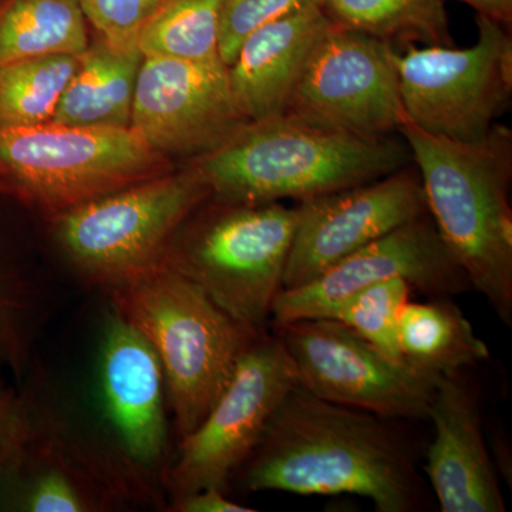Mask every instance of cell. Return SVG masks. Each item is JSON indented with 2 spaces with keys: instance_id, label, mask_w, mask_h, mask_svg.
<instances>
[{
  "instance_id": "29",
  "label": "cell",
  "mask_w": 512,
  "mask_h": 512,
  "mask_svg": "<svg viewBox=\"0 0 512 512\" xmlns=\"http://www.w3.org/2000/svg\"><path fill=\"white\" fill-rule=\"evenodd\" d=\"M29 431L26 397L0 380V471L18 453Z\"/></svg>"
},
{
  "instance_id": "2",
  "label": "cell",
  "mask_w": 512,
  "mask_h": 512,
  "mask_svg": "<svg viewBox=\"0 0 512 512\" xmlns=\"http://www.w3.org/2000/svg\"><path fill=\"white\" fill-rule=\"evenodd\" d=\"M400 136L419 171L427 210L471 288L512 325V131L495 123L476 143L407 123Z\"/></svg>"
},
{
  "instance_id": "9",
  "label": "cell",
  "mask_w": 512,
  "mask_h": 512,
  "mask_svg": "<svg viewBox=\"0 0 512 512\" xmlns=\"http://www.w3.org/2000/svg\"><path fill=\"white\" fill-rule=\"evenodd\" d=\"M296 383L320 399L384 420H424L440 377L397 362L338 320L311 318L279 326Z\"/></svg>"
},
{
  "instance_id": "15",
  "label": "cell",
  "mask_w": 512,
  "mask_h": 512,
  "mask_svg": "<svg viewBox=\"0 0 512 512\" xmlns=\"http://www.w3.org/2000/svg\"><path fill=\"white\" fill-rule=\"evenodd\" d=\"M101 403L121 451L134 467L153 470L167 450L165 377L160 357L114 306L100 340Z\"/></svg>"
},
{
  "instance_id": "4",
  "label": "cell",
  "mask_w": 512,
  "mask_h": 512,
  "mask_svg": "<svg viewBox=\"0 0 512 512\" xmlns=\"http://www.w3.org/2000/svg\"><path fill=\"white\" fill-rule=\"evenodd\" d=\"M160 357L178 441L204 421L261 333L235 322L191 281L158 262L109 292Z\"/></svg>"
},
{
  "instance_id": "17",
  "label": "cell",
  "mask_w": 512,
  "mask_h": 512,
  "mask_svg": "<svg viewBox=\"0 0 512 512\" xmlns=\"http://www.w3.org/2000/svg\"><path fill=\"white\" fill-rule=\"evenodd\" d=\"M330 26L322 8L311 6L247 36L227 67L232 99L245 120L284 116L313 49Z\"/></svg>"
},
{
  "instance_id": "12",
  "label": "cell",
  "mask_w": 512,
  "mask_h": 512,
  "mask_svg": "<svg viewBox=\"0 0 512 512\" xmlns=\"http://www.w3.org/2000/svg\"><path fill=\"white\" fill-rule=\"evenodd\" d=\"M247 123L232 99L224 63L143 57L130 127L167 160L207 156Z\"/></svg>"
},
{
  "instance_id": "25",
  "label": "cell",
  "mask_w": 512,
  "mask_h": 512,
  "mask_svg": "<svg viewBox=\"0 0 512 512\" xmlns=\"http://www.w3.org/2000/svg\"><path fill=\"white\" fill-rule=\"evenodd\" d=\"M412 291V285L402 278L366 286L340 301L325 318L338 320L384 355L403 362L399 319Z\"/></svg>"
},
{
  "instance_id": "18",
  "label": "cell",
  "mask_w": 512,
  "mask_h": 512,
  "mask_svg": "<svg viewBox=\"0 0 512 512\" xmlns=\"http://www.w3.org/2000/svg\"><path fill=\"white\" fill-rule=\"evenodd\" d=\"M119 494L59 446L46 443L30 414L28 436L0 471V511H103Z\"/></svg>"
},
{
  "instance_id": "6",
  "label": "cell",
  "mask_w": 512,
  "mask_h": 512,
  "mask_svg": "<svg viewBox=\"0 0 512 512\" xmlns=\"http://www.w3.org/2000/svg\"><path fill=\"white\" fill-rule=\"evenodd\" d=\"M127 128L0 127V192L49 218L174 170Z\"/></svg>"
},
{
  "instance_id": "8",
  "label": "cell",
  "mask_w": 512,
  "mask_h": 512,
  "mask_svg": "<svg viewBox=\"0 0 512 512\" xmlns=\"http://www.w3.org/2000/svg\"><path fill=\"white\" fill-rule=\"evenodd\" d=\"M476 25L466 49L410 45L394 55L409 123L460 143L483 140L512 99L511 29L481 15Z\"/></svg>"
},
{
  "instance_id": "11",
  "label": "cell",
  "mask_w": 512,
  "mask_h": 512,
  "mask_svg": "<svg viewBox=\"0 0 512 512\" xmlns=\"http://www.w3.org/2000/svg\"><path fill=\"white\" fill-rule=\"evenodd\" d=\"M389 43L332 25L313 49L284 116L359 137L409 123Z\"/></svg>"
},
{
  "instance_id": "23",
  "label": "cell",
  "mask_w": 512,
  "mask_h": 512,
  "mask_svg": "<svg viewBox=\"0 0 512 512\" xmlns=\"http://www.w3.org/2000/svg\"><path fill=\"white\" fill-rule=\"evenodd\" d=\"M80 57L43 55L0 66V127L50 123Z\"/></svg>"
},
{
  "instance_id": "10",
  "label": "cell",
  "mask_w": 512,
  "mask_h": 512,
  "mask_svg": "<svg viewBox=\"0 0 512 512\" xmlns=\"http://www.w3.org/2000/svg\"><path fill=\"white\" fill-rule=\"evenodd\" d=\"M295 384V367L281 338L256 336L211 412L181 441L180 456L165 474L174 500L204 488L227 491Z\"/></svg>"
},
{
  "instance_id": "22",
  "label": "cell",
  "mask_w": 512,
  "mask_h": 512,
  "mask_svg": "<svg viewBox=\"0 0 512 512\" xmlns=\"http://www.w3.org/2000/svg\"><path fill=\"white\" fill-rule=\"evenodd\" d=\"M332 25L363 33L394 49L454 46L443 0H322Z\"/></svg>"
},
{
  "instance_id": "31",
  "label": "cell",
  "mask_w": 512,
  "mask_h": 512,
  "mask_svg": "<svg viewBox=\"0 0 512 512\" xmlns=\"http://www.w3.org/2000/svg\"><path fill=\"white\" fill-rule=\"evenodd\" d=\"M476 10V15L485 16L501 23L505 28L512 25V0H458Z\"/></svg>"
},
{
  "instance_id": "1",
  "label": "cell",
  "mask_w": 512,
  "mask_h": 512,
  "mask_svg": "<svg viewBox=\"0 0 512 512\" xmlns=\"http://www.w3.org/2000/svg\"><path fill=\"white\" fill-rule=\"evenodd\" d=\"M249 491L350 494L379 512L424 507V485L412 453L382 417L289 390L241 467Z\"/></svg>"
},
{
  "instance_id": "19",
  "label": "cell",
  "mask_w": 512,
  "mask_h": 512,
  "mask_svg": "<svg viewBox=\"0 0 512 512\" xmlns=\"http://www.w3.org/2000/svg\"><path fill=\"white\" fill-rule=\"evenodd\" d=\"M79 57V69L57 104L52 123L74 127H130L143 53L138 47L116 49L99 36Z\"/></svg>"
},
{
  "instance_id": "21",
  "label": "cell",
  "mask_w": 512,
  "mask_h": 512,
  "mask_svg": "<svg viewBox=\"0 0 512 512\" xmlns=\"http://www.w3.org/2000/svg\"><path fill=\"white\" fill-rule=\"evenodd\" d=\"M89 43L79 0H0V66L35 56H80Z\"/></svg>"
},
{
  "instance_id": "14",
  "label": "cell",
  "mask_w": 512,
  "mask_h": 512,
  "mask_svg": "<svg viewBox=\"0 0 512 512\" xmlns=\"http://www.w3.org/2000/svg\"><path fill=\"white\" fill-rule=\"evenodd\" d=\"M394 278L433 298H448L471 288L427 214L357 249L309 284L281 289L271 316L278 328L293 320L325 318L352 293Z\"/></svg>"
},
{
  "instance_id": "30",
  "label": "cell",
  "mask_w": 512,
  "mask_h": 512,
  "mask_svg": "<svg viewBox=\"0 0 512 512\" xmlns=\"http://www.w3.org/2000/svg\"><path fill=\"white\" fill-rule=\"evenodd\" d=\"M173 511L177 512H255L254 508L234 503L225 497L221 488L210 487L184 495L174 500Z\"/></svg>"
},
{
  "instance_id": "3",
  "label": "cell",
  "mask_w": 512,
  "mask_h": 512,
  "mask_svg": "<svg viewBox=\"0 0 512 512\" xmlns=\"http://www.w3.org/2000/svg\"><path fill=\"white\" fill-rule=\"evenodd\" d=\"M215 200L266 204L322 197L413 164L400 134L359 137L288 116L248 121L231 140L191 161Z\"/></svg>"
},
{
  "instance_id": "28",
  "label": "cell",
  "mask_w": 512,
  "mask_h": 512,
  "mask_svg": "<svg viewBox=\"0 0 512 512\" xmlns=\"http://www.w3.org/2000/svg\"><path fill=\"white\" fill-rule=\"evenodd\" d=\"M87 22L116 49H136L148 20L167 0H79Z\"/></svg>"
},
{
  "instance_id": "5",
  "label": "cell",
  "mask_w": 512,
  "mask_h": 512,
  "mask_svg": "<svg viewBox=\"0 0 512 512\" xmlns=\"http://www.w3.org/2000/svg\"><path fill=\"white\" fill-rule=\"evenodd\" d=\"M298 208L282 202H202L175 231L161 264L197 285L252 332H265L282 289Z\"/></svg>"
},
{
  "instance_id": "26",
  "label": "cell",
  "mask_w": 512,
  "mask_h": 512,
  "mask_svg": "<svg viewBox=\"0 0 512 512\" xmlns=\"http://www.w3.org/2000/svg\"><path fill=\"white\" fill-rule=\"evenodd\" d=\"M32 292L12 268L0 264V363L20 376L28 365Z\"/></svg>"
},
{
  "instance_id": "7",
  "label": "cell",
  "mask_w": 512,
  "mask_h": 512,
  "mask_svg": "<svg viewBox=\"0 0 512 512\" xmlns=\"http://www.w3.org/2000/svg\"><path fill=\"white\" fill-rule=\"evenodd\" d=\"M211 195L200 170L190 163L50 220L70 264L109 293L157 265L175 231Z\"/></svg>"
},
{
  "instance_id": "13",
  "label": "cell",
  "mask_w": 512,
  "mask_h": 512,
  "mask_svg": "<svg viewBox=\"0 0 512 512\" xmlns=\"http://www.w3.org/2000/svg\"><path fill=\"white\" fill-rule=\"evenodd\" d=\"M296 208L298 224L282 289L309 284L357 249L429 214L414 164L369 183L298 202Z\"/></svg>"
},
{
  "instance_id": "20",
  "label": "cell",
  "mask_w": 512,
  "mask_h": 512,
  "mask_svg": "<svg viewBox=\"0 0 512 512\" xmlns=\"http://www.w3.org/2000/svg\"><path fill=\"white\" fill-rule=\"evenodd\" d=\"M399 348L404 363L436 377L461 372L490 357L487 343L478 338L470 320L447 296L404 305Z\"/></svg>"
},
{
  "instance_id": "16",
  "label": "cell",
  "mask_w": 512,
  "mask_h": 512,
  "mask_svg": "<svg viewBox=\"0 0 512 512\" xmlns=\"http://www.w3.org/2000/svg\"><path fill=\"white\" fill-rule=\"evenodd\" d=\"M434 440L426 473L441 512L507 510L498 473L484 440L480 410L460 372L441 376L429 416Z\"/></svg>"
},
{
  "instance_id": "24",
  "label": "cell",
  "mask_w": 512,
  "mask_h": 512,
  "mask_svg": "<svg viewBox=\"0 0 512 512\" xmlns=\"http://www.w3.org/2000/svg\"><path fill=\"white\" fill-rule=\"evenodd\" d=\"M222 6L224 0H167L141 30L137 47L143 56L222 62L218 47Z\"/></svg>"
},
{
  "instance_id": "27",
  "label": "cell",
  "mask_w": 512,
  "mask_h": 512,
  "mask_svg": "<svg viewBox=\"0 0 512 512\" xmlns=\"http://www.w3.org/2000/svg\"><path fill=\"white\" fill-rule=\"evenodd\" d=\"M320 6L322 0H224L218 47L225 66L234 62L248 35L272 20L298 10Z\"/></svg>"
}]
</instances>
